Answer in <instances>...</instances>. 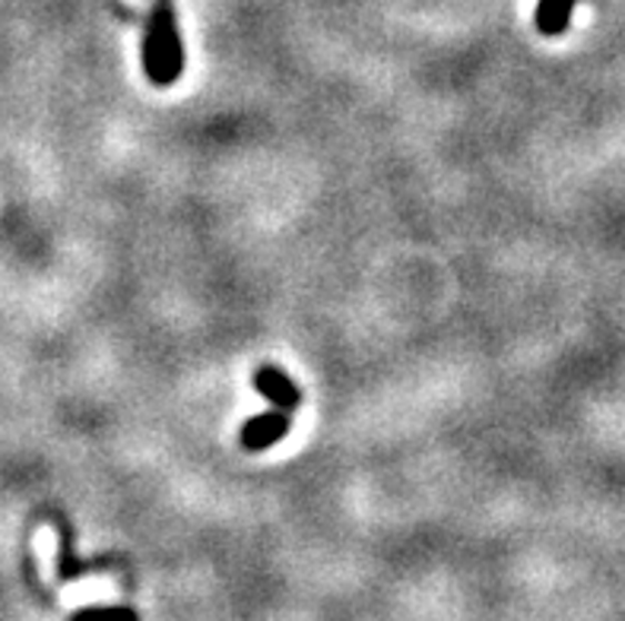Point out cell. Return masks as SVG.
<instances>
[{
    "mask_svg": "<svg viewBox=\"0 0 625 621\" xmlns=\"http://www.w3.org/2000/svg\"><path fill=\"white\" fill-rule=\"evenodd\" d=\"M143 70L153 86H172L184 70V44L169 0H157L150 10L143 35Z\"/></svg>",
    "mask_w": 625,
    "mask_h": 621,
    "instance_id": "obj_1",
    "label": "cell"
},
{
    "mask_svg": "<svg viewBox=\"0 0 625 621\" xmlns=\"http://www.w3.org/2000/svg\"><path fill=\"white\" fill-rule=\"evenodd\" d=\"M292 419L286 409H270V413H258L242 425L239 431V441L245 450L251 454H261V450H270L276 441H283L290 435Z\"/></svg>",
    "mask_w": 625,
    "mask_h": 621,
    "instance_id": "obj_2",
    "label": "cell"
},
{
    "mask_svg": "<svg viewBox=\"0 0 625 621\" xmlns=\"http://www.w3.org/2000/svg\"><path fill=\"white\" fill-rule=\"evenodd\" d=\"M251 387L268 399L273 409H286V413H292V409L302 406V390H299V384H295L283 368H276V365H261V368H254Z\"/></svg>",
    "mask_w": 625,
    "mask_h": 621,
    "instance_id": "obj_3",
    "label": "cell"
},
{
    "mask_svg": "<svg viewBox=\"0 0 625 621\" xmlns=\"http://www.w3.org/2000/svg\"><path fill=\"white\" fill-rule=\"evenodd\" d=\"M575 3H578V0H540V3H536V13H534L536 29H540L546 39L562 35V32L568 29V22H572Z\"/></svg>",
    "mask_w": 625,
    "mask_h": 621,
    "instance_id": "obj_4",
    "label": "cell"
},
{
    "mask_svg": "<svg viewBox=\"0 0 625 621\" xmlns=\"http://www.w3.org/2000/svg\"><path fill=\"white\" fill-rule=\"evenodd\" d=\"M70 621H140L134 609L124 605H109V609H83L77 615H70Z\"/></svg>",
    "mask_w": 625,
    "mask_h": 621,
    "instance_id": "obj_5",
    "label": "cell"
}]
</instances>
